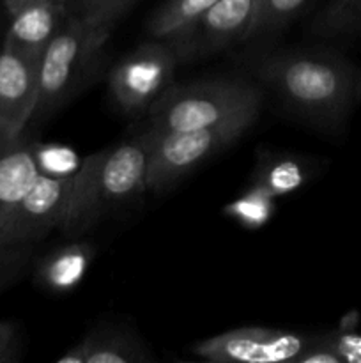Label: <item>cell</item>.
<instances>
[{"mask_svg": "<svg viewBox=\"0 0 361 363\" xmlns=\"http://www.w3.org/2000/svg\"><path fill=\"white\" fill-rule=\"evenodd\" d=\"M356 67L329 50H299L262 59L257 74L294 113L326 131L345 126L356 103Z\"/></svg>", "mask_w": 361, "mask_h": 363, "instance_id": "6da1fadb", "label": "cell"}, {"mask_svg": "<svg viewBox=\"0 0 361 363\" xmlns=\"http://www.w3.org/2000/svg\"><path fill=\"white\" fill-rule=\"evenodd\" d=\"M110 28L71 14L39 60V98L32 121L59 112L101 69Z\"/></svg>", "mask_w": 361, "mask_h": 363, "instance_id": "7a4b0ae2", "label": "cell"}, {"mask_svg": "<svg viewBox=\"0 0 361 363\" xmlns=\"http://www.w3.org/2000/svg\"><path fill=\"white\" fill-rule=\"evenodd\" d=\"M260 91L244 80H205L172 85L149 106V130L184 131L248 121L255 123Z\"/></svg>", "mask_w": 361, "mask_h": 363, "instance_id": "3957f363", "label": "cell"}, {"mask_svg": "<svg viewBox=\"0 0 361 363\" xmlns=\"http://www.w3.org/2000/svg\"><path fill=\"white\" fill-rule=\"evenodd\" d=\"M149 135L99 151L85 158V177L64 233H80L110 208L138 199L147 191Z\"/></svg>", "mask_w": 361, "mask_h": 363, "instance_id": "277c9868", "label": "cell"}, {"mask_svg": "<svg viewBox=\"0 0 361 363\" xmlns=\"http://www.w3.org/2000/svg\"><path fill=\"white\" fill-rule=\"evenodd\" d=\"M251 124L248 121H236L200 130H147V191H161L176 184L180 177L236 142Z\"/></svg>", "mask_w": 361, "mask_h": 363, "instance_id": "5b68a950", "label": "cell"}, {"mask_svg": "<svg viewBox=\"0 0 361 363\" xmlns=\"http://www.w3.org/2000/svg\"><path fill=\"white\" fill-rule=\"evenodd\" d=\"M85 177V158L71 176H46L39 172L16 211L0 234L2 245L35 243L50 230L66 229L76 206Z\"/></svg>", "mask_w": 361, "mask_h": 363, "instance_id": "8992f818", "label": "cell"}, {"mask_svg": "<svg viewBox=\"0 0 361 363\" xmlns=\"http://www.w3.org/2000/svg\"><path fill=\"white\" fill-rule=\"evenodd\" d=\"M179 64L176 50L161 39L142 43L110 71L112 98L126 113L147 112L173 85Z\"/></svg>", "mask_w": 361, "mask_h": 363, "instance_id": "52a82bcc", "label": "cell"}, {"mask_svg": "<svg viewBox=\"0 0 361 363\" xmlns=\"http://www.w3.org/2000/svg\"><path fill=\"white\" fill-rule=\"evenodd\" d=\"M317 335L273 328H237L205 339L193 353L216 363H278L297 362Z\"/></svg>", "mask_w": 361, "mask_h": 363, "instance_id": "ba28073f", "label": "cell"}, {"mask_svg": "<svg viewBox=\"0 0 361 363\" xmlns=\"http://www.w3.org/2000/svg\"><path fill=\"white\" fill-rule=\"evenodd\" d=\"M258 0H218L197 23L172 43L179 60L218 52L251 38Z\"/></svg>", "mask_w": 361, "mask_h": 363, "instance_id": "9c48e42d", "label": "cell"}, {"mask_svg": "<svg viewBox=\"0 0 361 363\" xmlns=\"http://www.w3.org/2000/svg\"><path fill=\"white\" fill-rule=\"evenodd\" d=\"M39 98V60L0 48V144L25 133Z\"/></svg>", "mask_w": 361, "mask_h": 363, "instance_id": "30bf717a", "label": "cell"}, {"mask_svg": "<svg viewBox=\"0 0 361 363\" xmlns=\"http://www.w3.org/2000/svg\"><path fill=\"white\" fill-rule=\"evenodd\" d=\"M71 14L73 13L67 4L55 0L28 4L16 13L9 14L11 23L4 38V46H9L11 50L28 59L41 60L45 50L48 48L57 32L66 25Z\"/></svg>", "mask_w": 361, "mask_h": 363, "instance_id": "8fae6325", "label": "cell"}, {"mask_svg": "<svg viewBox=\"0 0 361 363\" xmlns=\"http://www.w3.org/2000/svg\"><path fill=\"white\" fill-rule=\"evenodd\" d=\"M38 176L34 142L27 133L0 144V234Z\"/></svg>", "mask_w": 361, "mask_h": 363, "instance_id": "7c38bea8", "label": "cell"}, {"mask_svg": "<svg viewBox=\"0 0 361 363\" xmlns=\"http://www.w3.org/2000/svg\"><path fill=\"white\" fill-rule=\"evenodd\" d=\"M151 358L134 333L120 326H99L69 347L59 363H142Z\"/></svg>", "mask_w": 361, "mask_h": 363, "instance_id": "4fadbf2b", "label": "cell"}, {"mask_svg": "<svg viewBox=\"0 0 361 363\" xmlns=\"http://www.w3.org/2000/svg\"><path fill=\"white\" fill-rule=\"evenodd\" d=\"M94 259V247L88 243H67L46 254L35 266V280L53 294L73 291L84 280Z\"/></svg>", "mask_w": 361, "mask_h": 363, "instance_id": "5bb4252c", "label": "cell"}, {"mask_svg": "<svg viewBox=\"0 0 361 363\" xmlns=\"http://www.w3.org/2000/svg\"><path fill=\"white\" fill-rule=\"evenodd\" d=\"M310 181V165L304 160L285 155H264L255 165L251 184L273 197L289 195Z\"/></svg>", "mask_w": 361, "mask_h": 363, "instance_id": "9a60e30c", "label": "cell"}, {"mask_svg": "<svg viewBox=\"0 0 361 363\" xmlns=\"http://www.w3.org/2000/svg\"><path fill=\"white\" fill-rule=\"evenodd\" d=\"M216 2L218 0H168L149 21V34L152 39H161L172 45Z\"/></svg>", "mask_w": 361, "mask_h": 363, "instance_id": "2e32d148", "label": "cell"}, {"mask_svg": "<svg viewBox=\"0 0 361 363\" xmlns=\"http://www.w3.org/2000/svg\"><path fill=\"white\" fill-rule=\"evenodd\" d=\"M275 199L276 197L269 195L262 188L251 184L250 190L244 191L232 204L225 206V213L237 220L241 225L248 227V229H257V227L268 223L275 213Z\"/></svg>", "mask_w": 361, "mask_h": 363, "instance_id": "e0dca14e", "label": "cell"}, {"mask_svg": "<svg viewBox=\"0 0 361 363\" xmlns=\"http://www.w3.org/2000/svg\"><path fill=\"white\" fill-rule=\"evenodd\" d=\"M306 2L308 0H258L251 35L282 28L306 6Z\"/></svg>", "mask_w": 361, "mask_h": 363, "instance_id": "ac0fdd59", "label": "cell"}, {"mask_svg": "<svg viewBox=\"0 0 361 363\" xmlns=\"http://www.w3.org/2000/svg\"><path fill=\"white\" fill-rule=\"evenodd\" d=\"M35 163L41 174L46 176H71L78 172L84 160H78L73 149L57 144H35Z\"/></svg>", "mask_w": 361, "mask_h": 363, "instance_id": "d6986e66", "label": "cell"}, {"mask_svg": "<svg viewBox=\"0 0 361 363\" xmlns=\"http://www.w3.org/2000/svg\"><path fill=\"white\" fill-rule=\"evenodd\" d=\"M34 259V243L0 247V293L28 272Z\"/></svg>", "mask_w": 361, "mask_h": 363, "instance_id": "ffe728a7", "label": "cell"}, {"mask_svg": "<svg viewBox=\"0 0 361 363\" xmlns=\"http://www.w3.org/2000/svg\"><path fill=\"white\" fill-rule=\"evenodd\" d=\"M137 0H78L76 14L87 23L99 25L112 30L120 16Z\"/></svg>", "mask_w": 361, "mask_h": 363, "instance_id": "44dd1931", "label": "cell"}, {"mask_svg": "<svg viewBox=\"0 0 361 363\" xmlns=\"http://www.w3.org/2000/svg\"><path fill=\"white\" fill-rule=\"evenodd\" d=\"M317 28L326 34H347L361 30V0H353L342 9L329 14H321Z\"/></svg>", "mask_w": 361, "mask_h": 363, "instance_id": "7402d4cb", "label": "cell"}, {"mask_svg": "<svg viewBox=\"0 0 361 363\" xmlns=\"http://www.w3.org/2000/svg\"><path fill=\"white\" fill-rule=\"evenodd\" d=\"M21 353V337L18 326L11 321H0V363L16 362Z\"/></svg>", "mask_w": 361, "mask_h": 363, "instance_id": "603a6c76", "label": "cell"}, {"mask_svg": "<svg viewBox=\"0 0 361 363\" xmlns=\"http://www.w3.org/2000/svg\"><path fill=\"white\" fill-rule=\"evenodd\" d=\"M331 340L343 362L361 363V335L343 333V335H331Z\"/></svg>", "mask_w": 361, "mask_h": 363, "instance_id": "cb8c5ba5", "label": "cell"}, {"mask_svg": "<svg viewBox=\"0 0 361 363\" xmlns=\"http://www.w3.org/2000/svg\"><path fill=\"white\" fill-rule=\"evenodd\" d=\"M34 2H41V0H4V6H6L7 13L13 14V13H16L18 9H21V7L28 6V4H34Z\"/></svg>", "mask_w": 361, "mask_h": 363, "instance_id": "d4e9b609", "label": "cell"}, {"mask_svg": "<svg viewBox=\"0 0 361 363\" xmlns=\"http://www.w3.org/2000/svg\"><path fill=\"white\" fill-rule=\"evenodd\" d=\"M349 2H353V0H329V6L326 7V11L322 14L335 13V11H338V9H342V7H345Z\"/></svg>", "mask_w": 361, "mask_h": 363, "instance_id": "484cf974", "label": "cell"}, {"mask_svg": "<svg viewBox=\"0 0 361 363\" xmlns=\"http://www.w3.org/2000/svg\"><path fill=\"white\" fill-rule=\"evenodd\" d=\"M354 92H356V103L361 101V69L356 71V89H354Z\"/></svg>", "mask_w": 361, "mask_h": 363, "instance_id": "4316f807", "label": "cell"}, {"mask_svg": "<svg viewBox=\"0 0 361 363\" xmlns=\"http://www.w3.org/2000/svg\"><path fill=\"white\" fill-rule=\"evenodd\" d=\"M55 2H60V4H67V6H69V2H71V0H55Z\"/></svg>", "mask_w": 361, "mask_h": 363, "instance_id": "83f0119b", "label": "cell"}]
</instances>
